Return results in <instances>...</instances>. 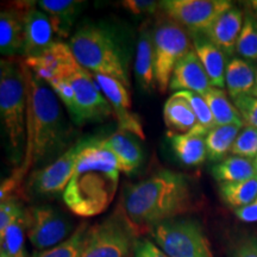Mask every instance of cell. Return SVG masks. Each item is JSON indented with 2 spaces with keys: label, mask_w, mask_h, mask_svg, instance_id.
I'll list each match as a JSON object with an SVG mask.
<instances>
[{
  "label": "cell",
  "mask_w": 257,
  "mask_h": 257,
  "mask_svg": "<svg viewBox=\"0 0 257 257\" xmlns=\"http://www.w3.org/2000/svg\"><path fill=\"white\" fill-rule=\"evenodd\" d=\"M236 53L240 59L257 61V17L248 14L244 16V23L237 41Z\"/></svg>",
  "instance_id": "cell-32"
},
{
  "label": "cell",
  "mask_w": 257,
  "mask_h": 257,
  "mask_svg": "<svg viewBox=\"0 0 257 257\" xmlns=\"http://www.w3.org/2000/svg\"><path fill=\"white\" fill-rule=\"evenodd\" d=\"M123 8L133 15H154L160 8V3L154 0H125L121 2Z\"/></svg>",
  "instance_id": "cell-39"
},
{
  "label": "cell",
  "mask_w": 257,
  "mask_h": 257,
  "mask_svg": "<svg viewBox=\"0 0 257 257\" xmlns=\"http://www.w3.org/2000/svg\"><path fill=\"white\" fill-rule=\"evenodd\" d=\"M212 175L219 184L238 182L257 175L253 160L231 155L212 167Z\"/></svg>",
  "instance_id": "cell-27"
},
{
  "label": "cell",
  "mask_w": 257,
  "mask_h": 257,
  "mask_svg": "<svg viewBox=\"0 0 257 257\" xmlns=\"http://www.w3.org/2000/svg\"><path fill=\"white\" fill-rule=\"evenodd\" d=\"M49 86L54 91V93L57 95V98L60 99V101H62L64 107L68 110L72 120H74L76 113L75 93H74L73 86L72 83H70L69 79L56 80V81L50 82Z\"/></svg>",
  "instance_id": "cell-35"
},
{
  "label": "cell",
  "mask_w": 257,
  "mask_h": 257,
  "mask_svg": "<svg viewBox=\"0 0 257 257\" xmlns=\"http://www.w3.org/2000/svg\"><path fill=\"white\" fill-rule=\"evenodd\" d=\"M135 75L144 92L155 91V67H154V30L147 23L140 29L137 41L136 60H135Z\"/></svg>",
  "instance_id": "cell-20"
},
{
  "label": "cell",
  "mask_w": 257,
  "mask_h": 257,
  "mask_svg": "<svg viewBox=\"0 0 257 257\" xmlns=\"http://www.w3.org/2000/svg\"><path fill=\"white\" fill-rule=\"evenodd\" d=\"M89 138L79 140L62 153L50 165L32 173L28 181V188L32 194L43 198H55L66 191L75 169L80 153L86 147Z\"/></svg>",
  "instance_id": "cell-10"
},
{
  "label": "cell",
  "mask_w": 257,
  "mask_h": 257,
  "mask_svg": "<svg viewBox=\"0 0 257 257\" xmlns=\"http://www.w3.org/2000/svg\"><path fill=\"white\" fill-rule=\"evenodd\" d=\"M230 257H257V238L244 236L237 239L230 249Z\"/></svg>",
  "instance_id": "cell-38"
},
{
  "label": "cell",
  "mask_w": 257,
  "mask_h": 257,
  "mask_svg": "<svg viewBox=\"0 0 257 257\" xmlns=\"http://www.w3.org/2000/svg\"><path fill=\"white\" fill-rule=\"evenodd\" d=\"M176 94H179L180 96H182V98H185L186 100L189 102V105L192 106L195 115H197L198 125L197 127H194L193 133H197V134L206 136L212 128L217 126L216 123H214L212 112L210 110V107H208L206 100L204 99V96L198 94V93L187 92V91L176 92Z\"/></svg>",
  "instance_id": "cell-33"
},
{
  "label": "cell",
  "mask_w": 257,
  "mask_h": 257,
  "mask_svg": "<svg viewBox=\"0 0 257 257\" xmlns=\"http://www.w3.org/2000/svg\"><path fill=\"white\" fill-rule=\"evenodd\" d=\"M37 4L50 18L56 36L66 38L86 3L74 0H41Z\"/></svg>",
  "instance_id": "cell-22"
},
{
  "label": "cell",
  "mask_w": 257,
  "mask_h": 257,
  "mask_svg": "<svg viewBox=\"0 0 257 257\" xmlns=\"http://www.w3.org/2000/svg\"><path fill=\"white\" fill-rule=\"evenodd\" d=\"M137 242L138 229L119 204L107 218L89 227L81 257H131Z\"/></svg>",
  "instance_id": "cell-6"
},
{
  "label": "cell",
  "mask_w": 257,
  "mask_h": 257,
  "mask_svg": "<svg viewBox=\"0 0 257 257\" xmlns=\"http://www.w3.org/2000/svg\"><path fill=\"white\" fill-rule=\"evenodd\" d=\"M256 74L257 68L250 61L231 57L225 72V87L232 100L239 96L251 95L255 87Z\"/></svg>",
  "instance_id": "cell-23"
},
{
  "label": "cell",
  "mask_w": 257,
  "mask_h": 257,
  "mask_svg": "<svg viewBox=\"0 0 257 257\" xmlns=\"http://www.w3.org/2000/svg\"><path fill=\"white\" fill-rule=\"evenodd\" d=\"M28 229V212L25 210L23 213L16 219L5 232L0 234V243H2V252L6 253L10 257H25L24 237L25 231Z\"/></svg>",
  "instance_id": "cell-31"
},
{
  "label": "cell",
  "mask_w": 257,
  "mask_h": 257,
  "mask_svg": "<svg viewBox=\"0 0 257 257\" xmlns=\"http://www.w3.org/2000/svg\"><path fill=\"white\" fill-rule=\"evenodd\" d=\"M24 56L25 59H35L43 55L51 46L56 43V34L54 31L50 18L46 12L32 4L24 17Z\"/></svg>",
  "instance_id": "cell-15"
},
{
  "label": "cell",
  "mask_w": 257,
  "mask_h": 257,
  "mask_svg": "<svg viewBox=\"0 0 257 257\" xmlns=\"http://www.w3.org/2000/svg\"><path fill=\"white\" fill-rule=\"evenodd\" d=\"M28 212L27 234L38 251L59 245L73 234V221L56 207L40 205Z\"/></svg>",
  "instance_id": "cell-11"
},
{
  "label": "cell",
  "mask_w": 257,
  "mask_h": 257,
  "mask_svg": "<svg viewBox=\"0 0 257 257\" xmlns=\"http://www.w3.org/2000/svg\"><path fill=\"white\" fill-rule=\"evenodd\" d=\"M160 6L165 15L192 35H206L217 19L232 9L233 4L229 0H165Z\"/></svg>",
  "instance_id": "cell-9"
},
{
  "label": "cell",
  "mask_w": 257,
  "mask_h": 257,
  "mask_svg": "<svg viewBox=\"0 0 257 257\" xmlns=\"http://www.w3.org/2000/svg\"><path fill=\"white\" fill-rule=\"evenodd\" d=\"M134 257H169L161 250L152 240L142 238L138 239L135 249Z\"/></svg>",
  "instance_id": "cell-40"
},
{
  "label": "cell",
  "mask_w": 257,
  "mask_h": 257,
  "mask_svg": "<svg viewBox=\"0 0 257 257\" xmlns=\"http://www.w3.org/2000/svg\"><path fill=\"white\" fill-rule=\"evenodd\" d=\"M234 214L243 223H257V198L246 206L234 210Z\"/></svg>",
  "instance_id": "cell-41"
},
{
  "label": "cell",
  "mask_w": 257,
  "mask_h": 257,
  "mask_svg": "<svg viewBox=\"0 0 257 257\" xmlns=\"http://www.w3.org/2000/svg\"><path fill=\"white\" fill-rule=\"evenodd\" d=\"M219 195L224 204L233 210L246 206L257 198V175L238 182L219 184Z\"/></svg>",
  "instance_id": "cell-29"
},
{
  "label": "cell",
  "mask_w": 257,
  "mask_h": 257,
  "mask_svg": "<svg viewBox=\"0 0 257 257\" xmlns=\"http://www.w3.org/2000/svg\"><path fill=\"white\" fill-rule=\"evenodd\" d=\"M25 63V62H24ZM28 81V141L24 165L29 168L44 163L51 157L62 155L69 143L72 126L66 119L60 99L46 81L37 78L25 64Z\"/></svg>",
  "instance_id": "cell-2"
},
{
  "label": "cell",
  "mask_w": 257,
  "mask_h": 257,
  "mask_svg": "<svg viewBox=\"0 0 257 257\" xmlns=\"http://www.w3.org/2000/svg\"><path fill=\"white\" fill-rule=\"evenodd\" d=\"M24 62L37 78L48 85L56 80L69 79L80 67L69 44L63 42H56L43 55L25 59Z\"/></svg>",
  "instance_id": "cell-13"
},
{
  "label": "cell",
  "mask_w": 257,
  "mask_h": 257,
  "mask_svg": "<svg viewBox=\"0 0 257 257\" xmlns=\"http://www.w3.org/2000/svg\"><path fill=\"white\" fill-rule=\"evenodd\" d=\"M121 206L135 226L149 227L191 211L193 192L186 175L160 170L125 187Z\"/></svg>",
  "instance_id": "cell-3"
},
{
  "label": "cell",
  "mask_w": 257,
  "mask_h": 257,
  "mask_svg": "<svg viewBox=\"0 0 257 257\" xmlns=\"http://www.w3.org/2000/svg\"><path fill=\"white\" fill-rule=\"evenodd\" d=\"M173 152L182 165L188 167L200 166L207 159L206 136L197 133L172 134L167 133Z\"/></svg>",
  "instance_id": "cell-24"
},
{
  "label": "cell",
  "mask_w": 257,
  "mask_h": 257,
  "mask_svg": "<svg viewBox=\"0 0 257 257\" xmlns=\"http://www.w3.org/2000/svg\"><path fill=\"white\" fill-rule=\"evenodd\" d=\"M231 155L255 160L257 156V128L244 125L236 138Z\"/></svg>",
  "instance_id": "cell-34"
},
{
  "label": "cell",
  "mask_w": 257,
  "mask_h": 257,
  "mask_svg": "<svg viewBox=\"0 0 257 257\" xmlns=\"http://www.w3.org/2000/svg\"><path fill=\"white\" fill-rule=\"evenodd\" d=\"M251 95H252V96H255V98H257V74H256V82H255V87H253V89H252Z\"/></svg>",
  "instance_id": "cell-43"
},
{
  "label": "cell",
  "mask_w": 257,
  "mask_h": 257,
  "mask_svg": "<svg viewBox=\"0 0 257 257\" xmlns=\"http://www.w3.org/2000/svg\"><path fill=\"white\" fill-rule=\"evenodd\" d=\"M169 88L172 91H187L204 95L212 88L206 70L199 60L194 49L182 57L173 70Z\"/></svg>",
  "instance_id": "cell-17"
},
{
  "label": "cell",
  "mask_w": 257,
  "mask_h": 257,
  "mask_svg": "<svg viewBox=\"0 0 257 257\" xmlns=\"http://www.w3.org/2000/svg\"><path fill=\"white\" fill-rule=\"evenodd\" d=\"M253 163H255V168H256V172H257V156L255 157V160H253Z\"/></svg>",
  "instance_id": "cell-44"
},
{
  "label": "cell",
  "mask_w": 257,
  "mask_h": 257,
  "mask_svg": "<svg viewBox=\"0 0 257 257\" xmlns=\"http://www.w3.org/2000/svg\"><path fill=\"white\" fill-rule=\"evenodd\" d=\"M69 47L82 68L93 74L111 76L130 87L126 51L110 25H82L74 32Z\"/></svg>",
  "instance_id": "cell-4"
},
{
  "label": "cell",
  "mask_w": 257,
  "mask_h": 257,
  "mask_svg": "<svg viewBox=\"0 0 257 257\" xmlns=\"http://www.w3.org/2000/svg\"><path fill=\"white\" fill-rule=\"evenodd\" d=\"M153 30L156 87L166 93L176 64L193 47L185 29L167 15L157 19Z\"/></svg>",
  "instance_id": "cell-7"
},
{
  "label": "cell",
  "mask_w": 257,
  "mask_h": 257,
  "mask_svg": "<svg viewBox=\"0 0 257 257\" xmlns=\"http://www.w3.org/2000/svg\"><path fill=\"white\" fill-rule=\"evenodd\" d=\"M99 144L110 150L119 161L121 172L131 174L138 169L144 160L143 149L138 143L137 137L127 131L118 128L115 133L104 140H99Z\"/></svg>",
  "instance_id": "cell-18"
},
{
  "label": "cell",
  "mask_w": 257,
  "mask_h": 257,
  "mask_svg": "<svg viewBox=\"0 0 257 257\" xmlns=\"http://www.w3.org/2000/svg\"><path fill=\"white\" fill-rule=\"evenodd\" d=\"M34 3H15L0 14V51L6 57L24 55V17Z\"/></svg>",
  "instance_id": "cell-16"
},
{
  "label": "cell",
  "mask_w": 257,
  "mask_h": 257,
  "mask_svg": "<svg viewBox=\"0 0 257 257\" xmlns=\"http://www.w3.org/2000/svg\"><path fill=\"white\" fill-rule=\"evenodd\" d=\"M250 6H251V9L253 10V12H255V16L257 17V0L250 2Z\"/></svg>",
  "instance_id": "cell-42"
},
{
  "label": "cell",
  "mask_w": 257,
  "mask_h": 257,
  "mask_svg": "<svg viewBox=\"0 0 257 257\" xmlns=\"http://www.w3.org/2000/svg\"><path fill=\"white\" fill-rule=\"evenodd\" d=\"M89 227L87 223H81L68 239L51 249L36 251L32 257H81L87 242Z\"/></svg>",
  "instance_id": "cell-30"
},
{
  "label": "cell",
  "mask_w": 257,
  "mask_h": 257,
  "mask_svg": "<svg viewBox=\"0 0 257 257\" xmlns=\"http://www.w3.org/2000/svg\"><path fill=\"white\" fill-rule=\"evenodd\" d=\"M163 120L168 133L188 134L197 127L198 119L185 98L174 93L163 106Z\"/></svg>",
  "instance_id": "cell-25"
},
{
  "label": "cell",
  "mask_w": 257,
  "mask_h": 257,
  "mask_svg": "<svg viewBox=\"0 0 257 257\" xmlns=\"http://www.w3.org/2000/svg\"><path fill=\"white\" fill-rule=\"evenodd\" d=\"M150 234L169 257H213L210 240L194 219L174 218L155 225Z\"/></svg>",
  "instance_id": "cell-8"
},
{
  "label": "cell",
  "mask_w": 257,
  "mask_h": 257,
  "mask_svg": "<svg viewBox=\"0 0 257 257\" xmlns=\"http://www.w3.org/2000/svg\"><path fill=\"white\" fill-rule=\"evenodd\" d=\"M0 257H10V256H8V255H6V253H4V252H2V253H0Z\"/></svg>",
  "instance_id": "cell-45"
},
{
  "label": "cell",
  "mask_w": 257,
  "mask_h": 257,
  "mask_svg": "<svg viewBox=\"0 0 257 257\" xmlns=\"http://www.w3.org/2000/svg\"><path fill=\"white\" fill-rule=\"evenodd\" d=\"M28 81L25 63L11 59L0 63V114L8 144V153L15 166L25 156L28 141Z\"/></svg>",
  "instance_id": "cell-5"
},
{
  "label": "cell",
  "mask_w": 257,
  "mask_h": 257,
  "mask_svg": "<svg viewBox=\"0 0 257 257\" xmlns=\"http://www.w3.org/2000/svg\"><path fill=\"white\" fill-rule=\"evenodd\" d=\"M193 49L206 70L212 87L223 89L227 66L226 55L205 35H193Z\"/></svg>",
  "instance_id": "cell-21"
},
{
  "label": "cell",
  "mask_w": 257,
  "mask_h": 257,
  "mask_svg": "<svg viewBox=\"0 0 257 257\" xmlns=\"http://www.w3.org/2000/svg\"><path fill=\"white\" fill-rule=\"evenodd\" d=\"M69 81L75 93L76 113L74 123L81 125L88 121H101L114 115L113 108L100 91L91 72L80 66L70 76Z\"/></svg>",
  "instance_id": "cell-12"
},
{
  "label": "cell",
  "mask_w": 257,
  "mask_h": 257,
  "mask_svg": "<svg viewBox=\"0 0 257 257\" xmlns=\"http://www.w3.org/2000/svg\"><path fill=\"white\" fill-rule=\"evenodd\" d=\"M93 76L113 108L119 128L135 135L140 140H144L146 135L143 131L142 121L136 113L131 111V98L126 86L117 79L102 74H93Z\"/></svg>",
  "instance_id": "cell-14"
},
{
  "label": "cell",
  "mask_w": 257,
  "mask_h": 257,
  "mask_svg": "<svg viewBox=\"0 0 257 257\" xmlns=\"http://www.w3.org/2000/svg\"><path fill=\"white\" fill-rule=\"evenodd\" d=\"M233 104L242 115L244 124L257 128V98L252 95H244L234 99Z\"/></svg>",
  "instance_id": "cell-37"
},
{
  "label": "cell",
  "mask_w": 257,
  "mask_h": 257,
  "mask_svg": "<svg viewBox=\"0 0 257 257\" xmlns=\"http://www.w3.org/2000/svg\"><path fill=\"white\" fill-rule=\"evenodd\" d=\"M240 130L242 127L238 125H221L212 128L205 138L207 159L212 162H221L229 157Z\"/></svg>",
  "instance_id": "cell-28"
},
{
  "label": "cell",
  "mask_w": 257,
  "mask_h": 257,
  "mask_svg": "<svg viewBox=\"0 0 257 257\" xmlns=\"http://www.w3.org/2000/svg\"><path fill=\"white\" fill-rule=\"evenodd\" d=\"M244 23V15L238 8L233 6L221 15L216 23L206 32V36L214 46H217L226 56L236 53L237 41Z\"/></svg>",
  "instance_id": "cell-19"
},
{
  "label": "cell",
  "mask_w": 257,
  "mask_h": 257,
  "mask_svg": "<svg viewBox=\"0 0 257 257\" xmlns=\"http://www.w3.org/2000/svg\"><path fill=\"white\" fill-rule=\"evenodd\" d=\"M120 172L117 157L99 144V138L91 137L62 195L66 206L83 218L104 213L115 197Z\"/></svg>",
  "instance_id": "cell-1"
},
{
  "label": "cell",
  "mask_w": 257,
  "mask_h": 257,
  "mask_svg": "<svg viewBox=\"0 0 257 257\" xmlns=\"http://www.w3.org/2000/svg\"><path fill=\"white\" fill-rule=\"evenodd\" d=\"M202 96H204L208 107H210L217 126L238 125V126L243 127L245 125L239 111L237 110L236 105L231 102L224 89L212 87Z\"/></svg>",
  "instance_id": "cell-26"
},
{
  "label": "cell",
  "mask_w": 257,
  "mask_h": 257,
  "mask_svg": "<svg viewBox=\"0 0 257 257\" xmlns=\"http://www.w3.org/2000/svg\"><path fill=\"white\" fill-rule=\"evenodd\" d=\"M25 210L22 205L14 198H9L2 201L0 206V234L5 232V230L11 225Z\"/></svg>",
  "instance_id": "cell-36"
}]
</instances>
